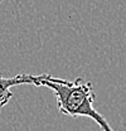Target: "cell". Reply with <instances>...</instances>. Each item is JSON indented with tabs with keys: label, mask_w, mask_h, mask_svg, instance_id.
I'll list each match as a JSON object with an SVG mask.
<instances>
[{
	"label": "cell",
	"mask_w": 126,
	"mask_h": 131,
	"mask_svg": "<svg viewBox=\"0 0 126 131\" xmlns=\"http://www.w3.org/2000/svg\"><path fill=\"white\" fill-rule=\"evenodd\" d=\"M35 86L48 87L53 91L58 111L71 117H88L101 127L102 131H113L105 116L94 108V92L91 82L82 78L67 81L48 76Z\"/></svg>",
	"instance_id": "6da1fadb"
},
{
	"label": "cell",
	"mask_w": 126,
	"mask_h": 131,
	"mask_svg": "<svg viewBox=\"0 0 126 131\" xmlns=\"http://www.w3.org/2000/svg\"><path fill=\"white\" fill-rule=\"evenodd\" d=\"M49 76V73H42V74H29V73H22L13 77H5L0 74V110L9 103V101L13 97L12 88L20 84H37L43 78Z\"/></svg>",
	"instance_id": "7a4b0ae2"
},
{
	"label": "cell",
	"mask_w": 126,
	"mask_h": 131,
	"mask_svg": "<svg viewBox=\"0 0 126 131\" xmlns=\"http://www.w3.org/2000/svg\"><path fill=\"white\" fill-rule=\"evenodd\" d=\"M1 1H3V0H0V3H1Z\"/></svg>",
	"instance_id": "3957f363"
}]
</instances>
